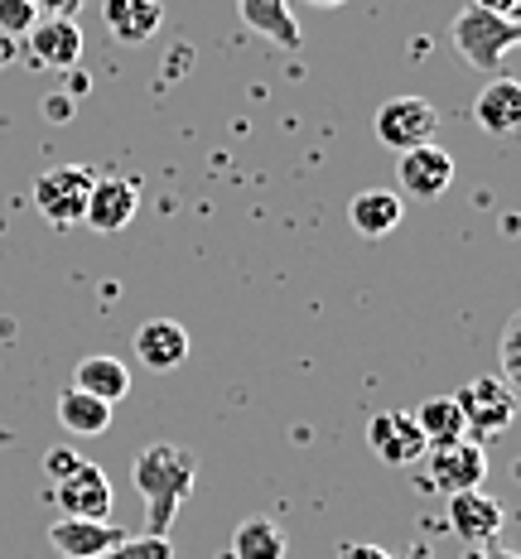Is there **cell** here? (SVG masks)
<instances>
[{
	"label": "cell",
	"instance_id": "obj_25",
	"mask_svg": "<svg viewBox=\"0 0 521 559\" xmlns=\"http://www.w3.org/2000/svg\"><path fill=\"white\" fill-rule=\"evenodd\" d=\"M39 20V0H0V34H29V25Z\"/></svg>",
	"mask_w": 521,
	"mask_h": 559
},
{
	"label": "cell",
	"instance_id": "obj_10",
	"mask_svg": "<svg viewBox=\"0 0 521 559\" xmlns=\"http://www.w3.org/2000/svg\"><path fill=\"white\" fill-rule=\"evenodd\" d=\"M54 497H58V511L63 516H83V521H111V483L97 463H78L68 477L54 483Z\"/></svg>",
	"mask_w": 521,
	"mask_h": 559
},
{
	"label": "cell",
	"instance_id": "obj_22",
	"mask_svg": "<svg viewBox=\"0 0 521 559\" xmlns=\"http://www.w3.org/2000/svg\"><path fill=\"white\" fill-rule=\"evenodd\" d=\"M411 415H415V425H421L425 444H454V439H469L463 435V415H459L454 395H430V401Z\"/></svg>",
	"mask_w": 521,
	"mask_h": 559
},
{
	"label": "cell",
	"instance_id": "obj_11",
	"mask_svg": "<svg viewBox=\"0 0 521 559\" xmlns=\"http://www.w3.org/2000/svg\"><path fill=\"white\" fill-rule=\"evenodd\" d=\"M131 531H121L116 521H83V516H58L49 526V545L63 559H107Z\"/></svg>",
	"mask_w": 521,
	"mask_h": 559
},
{
	"label": "cell",
	"instance_id": "obj_6",
	"mask_svg": "<svg viewBox=\"0 0 521 559\" xmlns=\"http://www.w3.org/2000/svg\"><path fill=\"white\" fill-rule=\"evenodd\" d=\"M445 521L454 531V540H463L469 550H488L507 526V507L483 487H469V492H454L445 502Z\"/></svg>",
	"mask_w": 521,
	"mask_h": 559
},
{
	"label": "cell",
	"instance_id": "obj_7",
	"mask_svg": "<svg viewBox=\"0 0 521 559\" xmlns=\"http://www.w3.org/2000/svg\"><path fill=\"white\" fill-rule=\"evenodd\" d=\"M454 155H449L445 145H411L396 155V183H401V198H421V203H435V198L449 193V183H454Z\"/></svg>",
	"mask_w": 521,
	"mask_h": 559
},
{
	"label": "cell",
	"instance_id": "obj_27",
	"mask_svg": "<svg viewBox=\"0 0 521 559\" xmlns=\"http://www.w3.org/2000/svg\"><path fill=\"white\" fill-rule=\"evenodd\" d=\"M469 5L488 10V15H497V20H517L521 15V0H469Z\"/></svg>",
	"mask_w": 521,
	"mask_h": 559
},
{
	"label": "cell",
	"instance_id": "obj_14",
	"mask_svg": "<svg viewBox=\"0 0 521 559\" xmlns=\"http://www.w3.org/2000/svg\"><path fill=\"white\" fill-rule=\"evenodd\" d=\"M25 39H29L34 63H44V68H78V58H83V29H78V20L44 15L29 25Z\"/></svg>",
	"mask_w": 521,
	"mask_h": 559
},
{
	"label": "cell",
	"instance_id": "obj_2",
	"mask_svg": "<svg viewBox=\"0 0 521 559\" xmlns=\"http://www.w3.org/2000/svg\"><path fill=\"white\" fill-rule=\"evenodd\" d=\"M449 39H454V49L469 68H478V73H502L507 58H512L521 44V25L517 20H497L488 10L463 0V10L454 15V25H449Z\"/></svg>",
	"mask_w": 521,
	"mask_h": 559
},
{
	"label": "cell",
	"instance_id": "obj_5",
	"mask_svg": "<svg viewBox=\"0 0 521 559\" xmlns=\"http://www.w3.org/2000/svg\"><path fill=\"white\" fill-rule=\"evenodd\" d=\"M92 179H97V174L83 169V165L44 169L39 179H34V207H39L54 227H78L83 223V213H87Z\"/></svg>",
	"mask_w": 521,
	"mask_h": 559
},
{
	"label": "cell",
	"instance_id": "obj_30",
	"mask_svg": "<svg viewBox=\"0 0 521 559\" xmlns=\"http://www.w3.org/2000/svg\"><path fill=\"white\" fill-rule=\"evenodd\" d=\"M469 559H517L512 550H497V545H488V550H473Z\"/></svg>",
	"mask_w": 521,
	"mask_h": 559
},
{
	"label": "cell",
	"instance_id": "obj_8",
	"mask_svg": "<svg viewBox=\"0 0 521 559\" xmlns=\"http://www.w3.org/2000/svg\"><path fill=\"white\" fill-rule=\"evenodd\" d=\"M377 140L387 150H411V145H430L435 131H439V111H435V102H425V97H391V102H381L377 107Z\"/></svg>",
	"mask_w": 521,
	"mask_h": 559
},
{
	"label": "cell",
	"instance_id": "obj_3",
	"mask_svg": "<svg viewBox=\"0 0 521 559\" xmlns=\"http://www.w3.org/2000/svg\"><path fill=\"white\" fill-rule=\"evenodd\" d=\"M425 477L421 483L430 487V492H469V487H483V477H488V449L478 444V439H454V444H430L421 459Z\"/></svg>",
	"mask_w": 521,
	"mask_h": 559
},
{
	"label": "cell",
	"instance_id": "obj_18",
	"mask_svg": "<svg viewBox=\"0 0 521 559\" xmlns=\"http://www.w3.org/2000/svg\"><path fill=\"white\" fill-rule=\"evenodd\" d=\"M73 386L97 395L102 405H116L131 395V367L121 362V357H107V353H87L83 362L73 367Z\"/></svg>",
	"mask_w": 521,
	"mask_h": 559
},
{
	"label": "cell",
	"instance_id": "obj_21",
	"mask_svg": "<svg viewBox=\"0 0 521 559\" xmlns=\"http://www.w3.org/2000/svg\"><path fill=\"white\" fill-rule=\"evenodd\" d=\"M227 559H285V535L275 521L265 516H251L232 531V545H227Z\"/></svg>",
	"mask_w": 521,
	"mask_h": 559
},
{
	"label": "cell",
	"instance_id": "obj_19",
	"mask_svg": "<svg viewBox=\"0 0 521 559\" xmlns=\"http://www.w3.org/2000/svg\"><path fill=\"white\" fill-rule=\"evenodd\" d=\"M473 121L488 135H512L521 126V83L517 78H493L473 102Z\"/></svg>",
	"mask_w": 521,
	"mask_h": 559
},
{
	"label": "cell",
	"instance_id": "obj_16",
	"mask_svg": "<svg viewBox=\"0 0 521 559\" xmlns=\"http://www.w3.org/2000/svg\"><path fill=\"white\" fill-rule=\"evenodd\" d=\"M401 217H405V198L391 189H363L347 203V223H353V231H363L367 241L391 237L401 227Z\"/></svg>",
	"mask_w": 521,
	"mask_h": 559
},
{
	"label": "cell",
	"instance_id": "obj_15",
	"mask_svg": "<svg viewBox=\"0 0 521 559\" xmlns=\"http://www.w3.org/2000/svg\"><path fill=\"white\" fill-rule=\"evenodd\" d=\"M102 15H107L111 39L126 44V49L155 39L159 25H165V5H159V0H107V5H102Z\"/></svg>",
	"mask_w": 521,
	"mask_h": 559
},
{
	"label": "cell",
	"instance_id": "obj_13",
	"mask_svg": "<svg viewBox=\"0 0 521 559\" xmlns=\"http://www.w3.org/2000/svg\"><path fill=\"white\" fill-rule=\"evenodd\" d=\"M135 362L145 371H179L189 362V333L174 319H145L135 329Z\"/></svg>",
	"mask_w": 521,
	"mask_h": 559
},
{
	"label": "cell",
	"instance_id": "obj_12",
	"mask_svg": "<svg viewBox=\"0 0 521 559\" xmlns=\"http://www.w3.org/2000/svg\"><path fill=\"white\" fill-rule=\"evenodd\" d=\"M135 213H141V183H135V179H121V174H102V179H92L87 213H83L87 227L121 231Z\"/></svg>",
	"mask_w": 521,
	"mask_h": 559
},
{
	"label": "cell",
	"instance_id": "obj_28",
	"mask_svg": "<svg viewBox=\"0 0 521 559\" xmlns=\"http://www.w3.org/2000/svg\"><path fill=\"white\" fill-rule=\"evenodd\" d=\"M44 15H58V20H78V10H83V0H39Z\"/></svg>",
	"mask_w": 521,
	"mask_h": 559
},
{
	"label": "cell",
	"instance_id": "obj_4",
	"mask_svg": "<svg viewBox=\"0 0 521 559\" xmlns=\"http://www.w3.org/2000/svg\"><path fill=\"white\" fill-rule=\"evenodd\" d=\"M454 405L463 415V435L497 439L502 429H512L517 419V391L497 377H473L454 391Z\"/></svg>",
	"mask_w": 521,
	"mask_h": 559
},
{
	"label": "cell",
	"instance_id": "obj_31",
	"mask_svg": "<svg viewBox=\"0 0 521 559\" xmlns=\"http://www.w3.org/2000/svg\"><path fill=\"white\" fill-rule=\"evenodd\" d=\"M309 5H319V10H329V5H343V0H309Z\"/></svg>",
	"mask_w": 521,
	"mask_h": 559
},
{
	"label": "cell",
	"instance_id": "obj_17",
	"mask_svg": "<svg viewBox=\"0 0 521 559\" xmlns=\"http://www.w3.org/2000/svg\"><path fill=\"white\" fill-rule=\"evenodd\" d=\"M237 15L251 34L271 39L275 49H299V39H305L295 10H289V0H237Z\"/></svg>",
	"mask_w": 521,
	"mask_h": 559
},
{
	"label": "cell",
	"instance_id": "obj_1",
	"mask_svg": "<svg viewBox=\"0 0 521 559\" xmlns=\"http://www.w3.org/2000/svg\"><path fill=\"white\" fill-rule=\"evenodd\" d=\"M193 477H199V453L183 444H150L131 459V487L145 502L150 535H169L183 497L193 492Z\"/></svg>",
	"mask_w": 521,
	"mask_h": 559
},
{
	"label": "cell",
	"instance_id": "obj_9",
	"mask_svg": "<svg viewBox=\"0 0 521 559\" xmlns=\"http://www.w3.org/2000/svg\"><path fill=\"white\" fill-rule=\"evenodd\" d=\"M367 449H372L387 468H415L430 444H425L411 411H381V415H372V425H367Z\"/></svg>",
	"mask_w": 521,
	"mask_h": 559
},
{
	"label": "cell",
	"instance_id": "obj_29",
	"mask_svg": "<svg viewBox=\"0 0 521 559\" xmlns=\"http://www.w3.org/2000/svg\"><path fill=\"white\" fill-rule=\"evenodd\" d=\"M339 559H391L387 550H381V545H343V550H339Z\"/></svg>",
	"mask_w": 521,
	"mask_h": 559
},
{
	"label": "cell",
	"instance_id": "obj_24",
	"mask_svg": "<svg viewBox=\"0 0 521 559\" xmlns=\"http://www.w3.org/2000/svg\"><path fill=\"white\" fill-rule=\"evenodd\" d=\"M107 559H174V540L169 535H126Z\"/></svg>",
	"mask_w": 521,
	"mask_h": 559
},
{
	"label": "cell",
	"instance_id": "obj_23",
	"mask_svg": "<svg viewBox=\"0 0 521 559\" xmlns=\"http://www.w3.org/2000/svg\"><path fill=\"white\" fill-rule=\"evenodd\" d=\"M517 337H521V313H512V319L502 323V343H497V362H502V377L497 381H507V386H521V347H517Z\"/></svg>",
	"mask_w": 521,
	"mask_h": 559
},
{
	"label": "cell",
	"instance_id": "obj_26",
	"mask_svg": "<svg viewBox=\"0 0 521 559\" xmlns=\"http://www.w3.org/2000/svg\"><path fill=\"white\" fill-rule=\"evenodd\" d=\"M78 463H83V459H78V449H49V453H44V473H49V483L68 477Z\"/></svg>",
	"mask_w": 521,
	"mask_h": 559
},
{
	"label": "cell",
	"instance_id": "obj_20",
	"mask_svg": "<svg viewBox=\"0 0 521 559\" xmlns=\"http://www.w3.org/2000/svg\"><path fill=\"white\" fill-rule=\"evenodd\" d=\"M58 425H63L73 439H97V435L111 429V405H102L97 395L68 386L63 395H58Z\"/></svg>",
	"mask_w": 521,
	"mask_h": 559
}]
</instances>
